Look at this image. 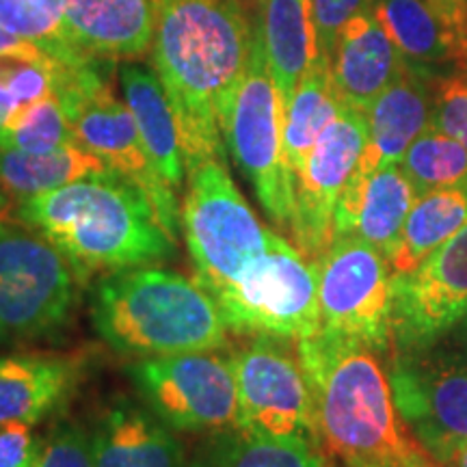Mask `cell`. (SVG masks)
<instances>
[{"instance_id":"1","label":"cell","mask_w":467,"mask_h":467,"mask_svg":"<svg viewBox=\"0 0 467 467\" xmlns=\"http://www.w3.org/2000/svg\"><path fill=\"white\" fill-rule=\"evenodd\" d=\"M247 9L243 0H159L151 63L171 104L186 171L225 159L221 115L255 44Z\"/></svg>"},{"instance_id":"2","label":"cell","mask_w":467,"mask_h":467,"mask_svg":"<svg viewBox=\"0 0 467 467\" xmlns=\"http://www.w3.org/2000/svg\"><path fill=\"white\" fill-rule=\"evenodd\" d=\"M317 407L320 448L347 467L431 461L396 409L377 350L318 331L296 342Z\"/></svg>"},{"instance_id":"3","label":"cell","mask_w":467,"mask_h":467,"mask_svg":"<svg viewBox=\"0 0 467 467\" xmlns=\"http://www.w3.org/2000/svg\"><path fill=\"white\" fill-rule=\"evenodd\" d=\"M11 219L48 238L80 275L159 265L175 247L148 195L113 169L16 203Z\"/></svg>"},{"instance_id":"4","label":"cell","mask_w":467,"mask_h":467,"mask_svg":"<svg viewBox=\"0 0 467 467\" xmlns=\"http://www.w3.org/2000/svg\"><path fill=\"white\" fill-rule=\"evenodd\" d=\"M91 320L110 348L134 359L219 350L230 340L217 301L197 279L154 266L100 279Z\"/></svg>"},{"instance_id":"5","label":"cell","mask_w":467,"mask_h":467,"mask_svg":"<svg viewBox=\"0 0 467 467\" xmlns=\"http://www.w3.org/2000/svg\"><path fill=\"white\" fill-rule=\"evenodd\" d=\"M55 96L69 117L76 143L98 156L109 169L132 180L148 195L162 230L178 244L182 221L178 195L156 173L130 109L126 100L115 96L96 63L91 58L57 61Z\"/></svg>"},{"instance_id":"6","label":"cell","mask_w":467,"mask_h":467,"mask_svg":"<svg viewBox=\"0 0 467 467\" xmlns=\"http://www.w3.org/2000/svg\"><path fill=\"white\" fill-rule=\"evenodd\" d=\"M182 230L195 279L210 295L241 282L271 247L275 232L258 219L234 184L225 159L186 171Z\"/></svg>"},{"instance_id":"7","label":"cell","mask_w":467,"mask_h":467,"mask_svg":"<svg viewBox=\"0 0 467 467\" xmlns=\"http://www.w3.org/2000/svg\"><path fill=\"white\" fill-rule=\"evenodd\" d=\"M225 148L279 230H290L295 175L284 154V102L255 35L254 52L221 115Z\"/></svg>"},{"instance_id":"8","label":"cell","mask_w":467,"mask_h":467,"mask_svg":"<svg viewBox=\"0 0 467 467\" xmlns=\"http://www.w3.org/2000/svg\"><path fill=\"white\" fill-rule=\"evenodd\" d=\"M78 268L42 234L0 219V342L61 329L78 299Z\"/></svg>"},{"instance_id":"9","label":"cell","mask_w":467,"mask_h":467,"mask_svg":"<svg viewBox=\"0 0 467 467\" xmlns=\"http://www.w3.org/2000/svg\"><path fill=\"white\" fill-rule=\"evenodd\" d=\"M230 331L306 340L318 334V268L275 234L271 247L232 288L214 296Z\"/></svg>"},{"instance_id":"10","label":"cell","mask_w":467,"mask_h":467,"mask_svg":"<svg viewBox=\"0 0 467 467\" xmlns=\"http://www.w3.org/2000/svg\"><path fill=\"white\" fill-rule=\"evenodd\" d=\"M134 388L156 418L184 433L238 426V385L232 355L217 350L145 358L128 366Z\"/></svg>"},{"instance_id":"11","label":"cell","mask_w":467,"mask_h":467,"mask_svg":"<svg viewBox=\"0 0 467 467\" xmlns=\"http://www.w3.org/2000/svg\"><path fill=\"white\" fill-rule=\"evenodd\" d=\"M318 268L320 329L340 340L385 353L392 348V265L358 236L331 243Z\"/></svg>"},{"instance_id":"12","label":"cell","mask_w":467,"mask_h":467,"mask_svg":"<svg viewBox=\"0 0 467 467\" xmlns=\"http://www.w3.org/2000/svg\"><path fill=\"white\" fill-rule=\"evenodd\" d=\"M238 385V429L275 437H301L320 448L317 407L299 350L288 340L249 336L232 353Z\"/></svg>"},{"instance_id":"13","label":"cell","mask_w":467,"mask_h":467,"mask_svg":"<svg viewBox=\"0 0 467 467\" xmlns=\"http://www.w3.org/2000/svg\"><path fill=\"white\" fill-rule=\"evenodd\" d=\"M388 377L402 422L431 461L446 467L467 446V370L424 348L394 353Z\"/></svg>"},{"instance_id":"14","label":"cell","mask_w":467,"mask_h":467,"mask_svg":"<svg viewBox=\"0 0 467 467\" xmlns=\"http://www.w3.org/2000/svg\"><path fill=\"white\" fill-rule=\"evenodd\" d=\"M368 143V117L344 107L325 128L306 167L295 178L292 244L312 265H318L334 243V217L342 191L353 178Z\"/></svg>"},{"instance_id":"15","label":"cell","mask_w":467,"mask_h":467,"mask_svg":"<svg viewBox=\"0 0 467 467\" xmlns=\"http://www.w3.org/2000/svg\"><path fill=\"white\" fill-rule=\"evenodd\" d=\"M467 314V223L413 271L392 277L394 353L433 347Z\"/></svg>"},{"instance_id":"16","label":"cell","mask_w":467,"mask_h":467,"mask_svg":"<svg viewBox=\"0 0 467 467\" xmlns=\"http://www.w3.org/2000/svg\"><path fill=\"white\" fill-rule=\"evenodd\" d=\"M437 69L407 63L402 74L385 89L368 117V143L355 171L368 175L388 165H399L416 139L429 130L435 107Z\"/></svg>"},{"instance_id":"17","label":"cell","mask_w":467,"mask_h":467,"mask_svg":"<svg viewBox=\"0 0 467 467\" xmlns=\"http://www.w3.org/2000/svg\"><path fill=\"white\" fill-rule=\"evenodd\" d=\"M372 14L409 63H467V0H375Z\"/></svg>"},{"instance_id":"18","label":"cell","mask_w":467,"mask_h":467,"mask_svg":"<svg viewBox=\"0 0 467 467\" xmlns=\"http://www.w3.org/2000/svg\"><path fill=\"white\" fill-rule=\"evenodd\" d=\"M418 195L400 165L361 175L355 171L342 191L334 217V241L358 236L389 260Z\"/></svg>"},{"instance_id":"19","label":"cell","mask_w":467,"mask_h":467,"mask_svg":"<svg viewBox=\"0 0 467 467\" xmlns=\"http://www.w3.org/2000/svg\"><path fill=\"white\" fill-rule=\"evenodd\" d=\"M69 37L87 58L134 61L151 48L159 0H61Z\"/></svg>"},{"instance_id":"20","label":"cell","mask_w":467,"mask_h":467,"mask_svg":"<svg viewBox=\"0 0 467 467\" xmlns=\"http://www.w3.org/2000/svg\"><path fill=\"white\" fill-rule=\"evenodd\" d=\"M407 63L372 11L353 17L342 28L331 55V74L344 107L366 113Z\"/></svg>"},{"instance_id":"21","label":"cell","mask_w":467,"mask_h":467,"mask_svg":"<svg viewBox=\"0 0 467 467\" xmlns=\"http://www.w3.org/2000/svg\"><path fill=\"white\" fill-rule=\"evenodd\" d=\"M85 372L80 355L16 353L0 358V426L35 424L76 392Z\"/></svg>"},{"instance_id":"22","label":"cell","mask_w":467,"mask_h":467,"mask_svg":"<svg viewBox=\"0 0 467 467\" xmlns=\"http://www.w3.org/2000/svg\"><path fill=\"white\" fill-rule=\"evenodd\" d=\"M96 467H186L182 443L150 409L115 400L91 431Z\"/></svg>"},{"instance_id":"23","label":"cell","mask_w":467,"mask_h":467,"mask_svg":"<svg viewBox=\"0 0 467 467\" xmlns=\"http://www.w3.org/2000/svg\"><path fill=\"white\" fill-rule=\"evenodd\" d=\"M255 11V35L285 110L303 74L320 57L312 0H262Z\"/></svg>"},{"instance_id":"24","label":"cell","mask_w":467,"mask_h":467,"mask_svg":"<svg viewBox=\"0 0 467 467\" xmlns=\"http://www.w3.org/2000/svg\"><path fill=\"white\" fill-rule=\"evenodd\" d=\"M119 85L151 165L162 182L178 195L182 191L186 165L171 104L159 74L139 63H126L119 69Z\"/></svg>"},{"instance_id":"25","label":"cell","mask_w":467,"mask_h":467,"mask_svg":"<svg viewBox=\"0 0 467 467\" xmlns=\"http://www.w3.org/2000/svg\"><path fill=\"white\" fill-rule=\"evenodd\" d=\"M109 169L78 143L33 154L20 150H0V200L7 203L31 200L87 175Z\"/></svg>"},{"instance_id":"26","label":"cell","mask_w":467,"mask_h":467,"mask_svg":"<svg viewBox=\"0 0 467 467\" xmlns=\"http://www.w3.org/2000/svg\"><path fill=\"white\" fill-rule=\"evenodd\" d=\"M186 467H327L318 446L234 426L210 433Z\"/></svg>"},{"instance_id":"27","label":"cell","mask_w":467,"mask_h":467,"mask_svg":"<svg viewBox=\"0 0 467 467\" xmlns=\"http://www.w3.org/2000/svg\"><path fill=\"white\" fill-rule=\"evenodd\" d=\"M344 102L336 89L331 61L318 57L317 63L303 74L295 96L284 110V154L292 175L306 167L309 151L314 150L325 128L342 113Z\"/></svg>"},{"instance_id":"28","label":"cell","mask_w":467,"mask_h":467,"mask_svg":"<svg viewBox=\"0 0 467 467\" xmlns=\"http://www.w3.org/2000/svg\"><path fill=\"white\" fill-rule=\"evenodd\" d=\"M467 223V184L420 195L389 255L394 275L413 271Z\"/></svg>"},{"instance_id":"29","label":"cell","mask_w":467,"mask_h":467,"mask_svg":"<svg viewBox=\"0 0 467 467\" xmlns=\"http://www.w3.org/2000/svg\"><path fill=\"white\" fill-rule=\"evenodd\" d=\"M0 28L58 61H87L69 37L61 0H0Z\"/></svg>"},{"instance_id":"30","label":"cell","mask_w":467,"mask_h":467,"mask_svg":"<svg viewBox=\"0 0 467 467\" xmlns=\"http://www.w3.org/2000/svg\"><path fill=\"white\" fill-rule=\"evenodd\" d=\"M399 165L418 197L467 184V150L433 126L409 145Z\"/></svg>"},{"instance_id":"31","label":"cell","mask_w":467,"mask_h":467,"mask_svg":"<svg viewBox=\"0 0 467 467\" xmlns=\"http://www.w3.org/2000/svg\"><path fill=\"white\" fill-rule=\"evenodd\" d=\"M76 143L72 124L58 98L52 96L20 109L0 134V150L42 154Z\"/></svg>"},{"instance_id":"32","label":"cell","mask_w":467,"mask_h":467,"mask_svg":"<svg viewBox=\"0 0 467 467\" xmlns=\"http://www.w3.org/2000/svg\"><path fill=\"white\" fill-rule=\"evenodd\" d=\"M431 126L467 150V63L437 69L435 107Z\"/></svg>"},{"instance_id":"33","label":"cell","mask_w":467,"mask_h":467,"mask_svg":"<svg viewBox=\"0 0 467 467\" xmlns=\"http://www.w3.org/2000/svg\"><path fill=\"white\" fill-rule=\"evenodd\" d=\"M35 467H96L91 435L76 424H61L44 441Z\"/></svg>"},{"instance_id":"34","label":"cell","mask_w":467,"mask_h":467,"mask_svg":"<svg viewBox=\"0 0 467 467\" xmlns=\"http://www.w3.org/2000/svg\"><path fill=\"white\" fill-rule=\"evenodd\" d=\"M372 3L375 0H312L320 57H327L331 61L342 28L353 17L372 11Z\"/></svg>"},{"instance_id":"35","label":"cell","mask_w":467,"mask_h":467,"mask_svg":"<svg viewBox=\"0 0 467 467\" xmlns=\"http://www.w3.org/2000/svg\"><path fill=\"white\" fill-rule=\"evenodd\" d=\"M31 426L26 422L0 426V467H35L44 441L35 437Z\"/></svg>"},{"instance_id":"36","label":"cell","mask_w":467,"mask_h":467,"mask_svg":"<svg viewBox=\"0 0 467 467\" xmlns=\"http://www.w3.org/2000/svg\"><path fill=\"white\" fill-rule=\"evenodd\" d=\"M429 348H433L435 353L441 355V358H446L448 361H452V364H457L459 368L467 370V314L441 337L440 342Z\"/></svg>"},{"instance_id":"37","label":"cell","mask_w":467,"mask_h":467,"mask_svg":"<svg viewBox=\"0 0 467 467\" xmlns=\"http://www.w3.org/2000/svg\"><path fill=\"white\" fill-rule=\"evenodd\" d=\"M42 55H46L42 48H37V46L26 42V39L16 37V35L7 33L5 28H0V58L3 57H42Z\"/></svg>"},{"instance_id":"38","label":"cell","mask_w":467,"mask_h":467,"mask_svg":"<svg viewBox=\"0 0 467 467\" xmlns=\"http://www.w3.org/2000/svg\"><path fill=\"white\" fill-rule=\"evenodd\" d=\"M17 110H20V104H17L7 78H5L3 67H0V134L5 132V128L9 126V121L14 119Z\"/></svg>"},{"instance_id":"39","label":"cell","mask_w":467,"mask_h":467,"mask_svg":"<svg viewBox=\"0 0 467 467\" xmlns=\"http://www.w3.org/2000/svg\"><path fill=\"white\" fill-rule=\"evenodd\" d=\"M446 467H467V446Z\"/></svg>"},{"instance_id":"40","label":"cell","mask_w":467,"mask_h":467,"mask_svg":"<svg viewBox=\"0 0 467 467\" xmlns=\"http://www.w3.org/2000/svg\"><path fill=\"white\" fill-rule=\"evenodd\" d=\"M400 467H440V465H433V461H424V463H409V465H400Z\"/></svg>"},{"instance_id":"41","label":"cell","mask_w":467,"mask_h":467,"mask_svg":"<svg viewBox=\"0 0 467 467\" xmlns=\"http://www.w3.org/2000/svg\"><path fill=\"white\" fill-rule=\"evenodd\" d=\"M243 3L247 5V7H249V5H251V7H258V5L262 3V0H243Z\"/></svg>"},{"instance_id":"42","label":"cell","mask_w":467,"mask_h":467,"mask_svg":"<svg viewBox=\"0 0 467 467\" xmlns=\"http://www.w3.org/2000/svg\"><path fill=\"white\" fill-rule=\"evenodd\" d=\"M3 210H5V203H3V200H0V219H3Z\"/></svg>"}]
</instances>
